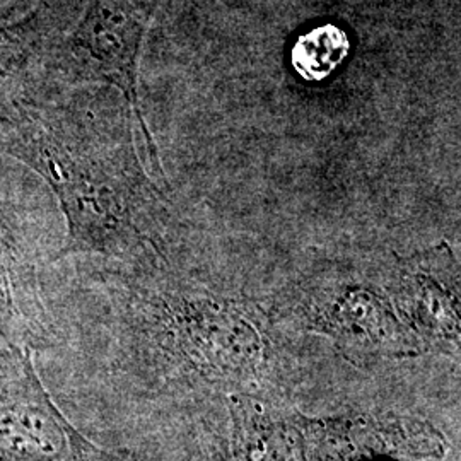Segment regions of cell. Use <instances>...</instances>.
Segmentation results:
<instances>
[{
  "instance_id": "6da1fadb",
  "label": "cell",
  "mask_w": 461,
  "mask_h": 461,
  "mask_svg": "<svg viewBox=\"0 0 461 461\" xmlns=\"http://www.w3.org/2000/svg\"><path fill=\"white\" fill-rule=\"evenodd\" d=\"M67 89L38 86L0 118V150L49 183L66 215L57 258L161 255L167 203L139 158L131 104L108 86Z\"/></svg>"
},
{
  "instance_id": "7a4b0ae2",
  "label": "cell",
  "mask_w": 461,
  "mask_h": 461,
  "mask_svg": "<svg viewBox=\"0 0 461 461\" xmlns=\"http://www.w3.org/2000/svg\"><path fill=\"white\" fill-rule=\"evenodd\" d=\"M0 461H122L89 441L55 405L32 348L0 339Z\"/></svg>"
},
{
  "instance_id": "3957f363",
  "label": "cell",
  "mask_w": 461,
  "mask_h": 461,
  "mask_svg": "<svg viewBox=\"0 0 461 461\" xmlns=\"http://www.w3.org/2000/svg\"><path fill=\"white\" fill-rule=\"evenodd\" d=\"M297 314L306 327L366 346L407 342L392 299L373 284L342 272L314 276L299 289Z\"/></svg>"
},
{
  "instance_id": "277c9868",
  "label": "cell",
  "mask_w": 461,
  "mask_h": 461,
  "mask_svg": "<svg viewBox=\"0 0 461 461\" xmlns=\"http://www.w3.org/2000/svg\"><path fill=\"white\" fill-rule=\"evenodd\" d=\"M0 339L26 348L50 340L33 243L14 205L0 200Z\"/></svg>"
},
{
  "instance_id": "5b68a950",
  "label": "cell",
  "mask_w": 461,
  "mask_h": 461,
  "mask_svg": "<svg viewBox=\"0 0 461 461\" xmlns=\"http://www.w3.org/2000/svg\"><path fill=\"white\" fill-rule=\"evenodd\" d=\"M393 293L402 313L424 335L458 344L460 279L449 248L441 245L398 260Z\"/></svg>"
},
{
  "instance_id": "8992f818",
  "label": "cell",
  "mask_w": 461,
  "mask_h": 461,
  "mask_svg": "<svg viewBox=\"0 0 461 461\" xmlns=\"http://www.w3.org/2000/svg\"><path fill=\"white\" fill-rule=\"evenodd\" d=\"M47 34L43 11L0 30V118L21 96L49 84L43 66Z\"/></svg>"
},
{
  "instance_id": "52a82bcc",
  "label": "cell",
  "mask_w": 461,
  "mask_h": 461,
  "mask_svg": "<svg viewBox=\"0 0 461 461\" xmlns=\"http://www.w3.org/2000/svg\"><path fill=\"white\" fill-rule=\"evenodd\" d=\"M348 53L346 33L331 24L303 34L293 50V64L306 79H325Z\"/></svg>"
}]
</instances>
